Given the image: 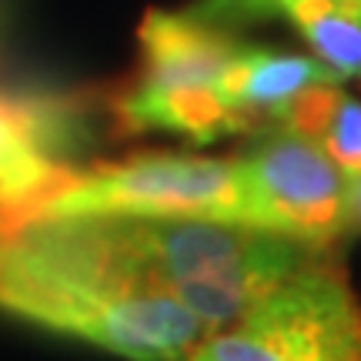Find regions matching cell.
<instances>
[{
    "label": "cell",
    "mask_w": 361,
    "mask_h": 361,
    "mask_svg": "<svg viewBox=\"0 0 361 361\" xmlns=\"http://www.w3.org/2000/svg\"><path fill=\"white\" fill-rule=\"evenodd\" d=\"M241 224L311 247H335L348 234V174L308 137L271 124L234 157Z\"/></svg>",
    "instance_id": "5b68a950"
},
{
    "label": "cell",
    "mask_w": 361,
    "mask_h": 361,
    "mask_svg": "<svg viewBox=\"0 0 361 361\" xmlns=\"http://www.w3.org/2000/svg\"><path fill=\"white\" fill-rule=\"evenodd\" d=\"M194 11L221 27H231L247 24V20L278 17V13H284V0H201Z\"/></svg>",
    "instance_id": "7c38bea8"
},
{
    "label": "cell",
    "mask_w": 361,
    "mask_h": 361,
    "mask_svg": "<svg viewBox=\"0 0 361 361\" xmlns=\"http://www.w3.org/2000/svg\"><path fill=\"white\" fill-rule=\"evenodd\" d=\"M27 218H204L241 224V188L234 161L144 151L74 171Z\"/></svg>",
    "instance_id": "3957f363"
},
{
    "label": "cell",
    "mask_w": 361,
    "mask_h": 361,
    "mask_svg": "<svg viewBox=\"0 0 361 361\" xmlns=\"http://www.w3.org/2000/svg\"><path fill=\"white\" fill-rule=\"evenodd\" d=\"M90 238L128 278L168 291L207 331L241 314L331 255L284 234L204 218H80Z\"/></svg>",
    "instance_id": "7a4b0ae2"
},
{
    "label": "cell",
    "mask_w": 361,
    "mask_h": 361,
    "mask_svg": "<svg viewBox=\"0 0 361 361\" xmlns=\"http://www.w3.org/2000/svg\"><path fill=\"white\" fill-rule=\"evenodd\" d=\"M71 174L47 154L40 90H0V214L27 218Z\"/></svg>",
    "instance_id": "ba28073f"
},
{
    "label": "cell",
    "mask_w": 361,
    "mask_h": 361,
    "mask_svg": "<svg viewBox=\"0 0 361 361\" xmlns=\"http://www.w3.org/2000/svg\"><path fill=\"white\" fill-rule=\"evenodd\" d=\"M348 234H361V174L348 178Z\"/></svg>",
    "instance_id": "4fadbf2b"
},
{
    "label": "cell",
    "mask_w": 361,
    "mask_h": 361,
    "mask_svg": "<svg viewBox=\"0 0 361 361\" xmlns=\"http://www.w3.org/2000/svg\"><path fill=\"white\" fill-rule=\"evenodd\" d=\"M328 80L338 78L318 57L241 44L234 61L224 67L218 90L234 111H241L255 128L264 130L281 121L284 107L301 90H308L311 84H328Z\"/></svg>",
    "instance_id": "9c48e42d"
},
{
    "label": "cell",
    "mask_w": 361,
    "mask_h": 361,
    "mask_svg": "<svg viewBox=\"0 0 361 361\" xmlns=\"http://www.w3.org/2000/svg\"><path fill=\"white\" fill-rule=\"evenodd\" d=\"M111 117L121 134H178L194 144H214L234 134H258L241 111L221 97L218 87H174L147 90L137 84L114 94Z\"/></svg>",
    "instance_id": "52a82bcc"
},
{
    "label": "cell",
    "mask_w": 361,
    "mask_h": 361,
    "mask_svg": "<svg viewBox=\"0 0 361 361\" xmlns=\"http://www.w3.org/2000/svg\"><path fill=\"white\" fill-rule=\"evenodd\" d=\"M184 361H361V305L331 255L301 268Z\"/></svg>",
    "instance_id": "277c9868"
},
{
    "label": "cell",
    "mask_w": 361,
    "mask_h": 361,
    "mask_svg": "<svg viewBox=\"0 0 361 361\" xmlns=\"http://www.w3.org/2000/svg\"><path fill=\"white\" fill-rule=\"evenodd\" d=\"M141 64L130 84L147 90L218 87L241 40L197 11H147L137 27Z\"/></svg>",
    "instance_id": "8992f818"
},
{
    "label": "cell",
    "mask_w": 361,
    "mask_h": 361,
    "mask_svg": "<svg viewBox=\"0 0 361 361\" xmlns=\"http://www.w3.org/2000/svg\"><path fill=\"white\" fill-rule=\"evenodd\" d=\"M314 144H318L348 178H358L361 174V101L358 97L338 90V97H335V104H331L328 117H324Z\"/></svg>",
    "instance_id": "8fae6325"
},
{
    "label": "cell",
    "mask_w": 361,
    "mask_h": 361,
    "mask_svg": "<svg viewBox=\"0 0 361 361\" xmlns=\"http://www.w3.org/2000/svg\"><path fill=\"white\" fill-rule=\"evenodd\" d=\"M284 17L338 80L361 78V0H284Z\"/></svg>",
    "instance_id": "30bf717a"
},
{
    "label": "cell",
    "mask_w": 361,
    "mask_h": 361,
    "mask_svg": "<svg viewBox=\"0 0 361 361\" xmlns=\"http://www.w3.org/2000/svg\"><path fill=\"white\" fill-rule=\"evenodd\" d=\"M0 308L128 361H184L207 328L111 264L80 218H0Z\"/></svg>",
    "instance_id": "6da1fadb"
}]
</instances>
